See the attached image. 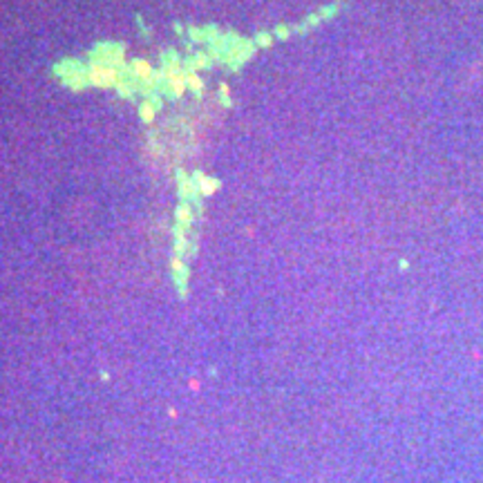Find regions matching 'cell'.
<instances>
[{
    "label": "cell",
    "instance_id": "obj_5",
    "mask_svg": "<svg viewBox=\"0 0 483 483\" xmlns=\"http://www.w3.org/2000/svg\"><path fill=\"white\" fill-rule=\"evenodd\" d=\"M139 114H141V121H143V123H152V121H155L157 105L152 103V99H148V101H141V105H139Z\"/></svg>",
    "mask_w": 483,
    "mask_h": 483
},
{
    "label": "cell",
    "instance_id": "obj_10",
    "mask_svg": "<svg viewBox=\"0 0 483 483\" xmlns=\"http://www.w3.org/2000/svg\"><path fill=\"white\" fill-rule=\"evenodd\" d=\"M228 92H231V90H228L226 83L219 85V94H222V103H224V105H231V101H228Z\"/></svg>",
    "mask_w": 483,
    "mask_h": 483
},
{
    "label": "cell",
    "instance_id": "obj_8",
    "mask_svg": "<svg viewBox=\"0 0 483 483\" xmlns=\"http://www.w3.org/2000/svg\"><path fill=\"white\" fill-rule=\"evenodd\" d=\"M170 269H173V273L181 275V277L188 273V266H186V262L181 260V255H175L173 260H170Z\"/></svg>",
    "mask_w": 483,
    "mask_h": 483
},
{
    "label": "cell",
    "instance_id": "obj_6",
    "mask_svg": "<svg viewBox=\"0 0 483 483\" xmlns=\"http://www.w3.org/2000/svg\"><path fill=\"white\" fill-rule=\"evenodd\" d=\"M186 85H188V90L193 94H197V97L204 92V81L199 79V74H197V72H193V70L186 74Z\"/></svg>",
    "mask_w": 483,
    "mask_h": 483
},
{
    "label": "cell",
    "instance_id": "obj_3",
    "mask_svg": "<svg viewBox=\"0 0 483 483\" xmlns=\"http://www.w3.org/2000/svg\"><path fill=\"white\" fill-rule=\"evenodd\" d=\"M193 181L197 184V190L202 197H210V195H215L219 190V179H215V177H208L206 173H202V170H195L193 173Z\"/></svg>",
    "mask_w": 483,
    "mask_h": 483
},
{
    "label": "cell",
    "instance_id": "obj_4",
    "mask_svg": "<svg viewBox=\"0 0 483 483\" xmlns=\"http://www.w3.org/2000/svg\"><path fill=\"white\" fill-rule=\"evenodd\" d=\"M175 217H177V222L181 224V226H188V224H193V219H195V213H193V208H190V204H179L177 206V210H175Z\"/></svg>",
    "mask_w": 483,
    "mask_h": 483
},
{
    "label": "cell",
    "instance_id": "obj_7",
    "mask_svg": "<svg viewBox=\"0 0 483 483\" xmlns=\"http://www.w3.org/2000/svg\"><path fill=\"white\" fill-rule=\"evenodd\" d=\"M197 195H199L197 184H195L193 179H184V177H181V197H184V199H195Z\"/></svg>",
    "mask_w": 483,
    "mask_h": 483
},
{
    "label": "cell",
    "instance_id": "obj_11",
    "mask_svg": "<svg viewBox=\"0 0 483 483\" xmlns=\"http://www.w3.org/2000/svg\"><path fill=\"white\" fill-rule=\"evenodd\" d=\"M255 41H257V45H260V47H269L271 45V36L269 34H257Z\"/></svg>",
    "mask_w": 483,
    "mask_h": 483
},
{
    "label": "cell",
    "instance_id": "obj_12",
    "mask_svg": "<svg viewBox=\"0 0 483 483\" xmlns=\"http://www.w3.org/2000/svg\"><path fill=\"white\" fill-rule=\"evenodd\" d=\"M277 36H282V38H286V30H284V27H280V30H277Z\"/></svg>",
    "mask_w": 483,
    "mask_h": 483
},
{
    "label": "cell",
    "instance_id": "obj_1",
    "mask_svg": "<svg viewBox=\"0 0 483 483\" xmlns=\"http://www.w3.org/2000/svg\"><path fill=\"white\" fill-rule=\"evenodd\" d=\"M85 74H88V85H94V88H119L128 81L126 65L117 68V65L97 63V61H90Z\"/></svg>",
    "mask_w": 483,
    "mask_h": 483
},
{
    "label": "cell",
    "instance_id": "obj_9",
    "mask_svg": "<svg viewBox=\"0 0 483 483\" xmlns=\"http://www.w3.org/2000/svg\"><path fill=\"white\" fill-rule=\"evenodd\" d=\"M190 68H193V70H208L210 68V59L206 54H197L193 61H190Z\"/></svg>",
    "mask_w": 483,
    "mask_h": 483
},
{
    "label": "cell",
    "instance_id": "obj_2",
    "mask_svg": "<svg viewBox=\"0 0 483 483\" xmlns=\"http://www.w3.org/2000/svg\"><path fill=\"white\" fill-rule=\"evenodd\" d=\"M126 74H128V79H130L135 85L141 83L146 92H150L152 88L159 85V81H164V74L157 72L150 63H148V61H143V59H137V61H132V63H128L126 65ZM137 88H139V85H137Z\"/></svg>",
    "mask_w": 483,
    "mask_h": 483
}]
</instances>
